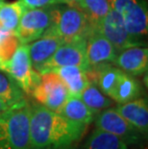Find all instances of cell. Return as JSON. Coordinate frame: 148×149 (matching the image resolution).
Segmentation results:
<instances>
[{"label": "cell", "mask_w": 148, "mask_h": 149, "mask_svg": "<svg viewBox=\"0 0 148 149\" xmlns=\"http://www.w3.org/2000/svg\"><path fill=\"white\" fill-rule=\"evenodd\" d=\"M88 126L73 122L42 104L30 106L31 149L71 146L83 137Z\"/></svg>", "instance_id": "1"}, {"label": "cell", "mask_w": 148, "mask_h": 149, "mask_svg": "<svg viewBox=\"0 0 148 149\" xmlns=\"http://www.w3.org/2000/svg\"><path fill=\"white\" fill-rule=\"evenodd\" d=\"M0 149H31L30 106L25 99L0 116Z\"/></svg>", "instance_id": "2"}, {"label": "cell", "mask_w": 148, "mask_h": 149, "mask_svg": "<svg viewBox=\"0 0 148 149\" xmlns=\"http://www.w3.org/2000/svg\"><path fill=\"white\" fill-rule=\"evenodd\" d=\"M90 28V19L80 8L67 4L53 8V23L48 30L65 42L86 39Z\"/></svg>", "instance_id": "3"}, {"label": "cell", "mask_w": 148, "mask_h": 149, "mask_svg": "<svg viewBox=\"0 0 148 149\" xmlns=\"http://www.w3.org/2000/svg\"><path fill=\"white\" fill-rule=\"evenodd\" d=\"M2 70L10 74L23 93L27 94H32L40 80V74L32 66L28 47L23 43L17 46L8 62L3 64Z\"/></svg>", "instance_id": "4"}, {"label": "cell", "mask_w": 148, "mask_h": 149, "mask_svg": "<svg viewBox=\"0 0 148 149\" xmlns=\"http://www.w3.org/2000/svg\"><path fill=\"white\" fill-rule=\"evenodd\" d=\"M110 7L121 15L131 37L141 43L148 29L147 8L142 0H109Z\"/></svg>", "instance_id": "5"}, {"label": "cell", "mask_w": 148, "mask_h": 149, "mask_svg": "<svg viewBox=\"0 0 148 149\" xmlns=\"http://www.w3.org/2000/svg\"><path fill=\"white\" fill-rule=\"evenodd\" d=\"M53 8L25 9L21 15L15 35L20 43L27 44L42 37L53 23Z\"/></svg>", "instance_id": "6"}, {"label": "cell", "mask_w": 148, "mask_h": 149, "mask_svg": "<svg viewBox=\"0 0 148 149\" xmlns=\"http://www.w3.org/2000/svg\"><path fill=\"white\" fill-rule=\"evenodd\" d=\"M32 95L38 102L58 112L69 96V93L65 83L54 71L40 74V83L33 91Z\"/></svg>", "instance_id": "7"}, {"label": "cell", "mask_w": 148, "mask_h": 149, "mask_svg": "<svg viewBox=\"0 0 148 149\" xmlns=\"http://www.w3.org/2000/svg\"><path fill=\"white\" fill-rule=\"evenodd\" d=\"M65 65H77L85 70L90 68L86 53V39L64 42L38 72L45 73Z\"/></svg>", "instance_id": "8"}, {"label": "cell", "mask_w": 148, "mask_h": 149, "mask_svg": "<svg viewBox=\"0 0 148 149\" xmlns=\"http://www.w3.org/2000/svg\"><path fill=\"white\" fill-rule=\"evenodd\" d=\"M95 127L121 139L128 145L138 144L142 135L115 109H105L95 117Z\"/></svg>", "instance_id": "9"}, {"label": "cell", "mask_w": 148, "mask_h": 149, "mask_svg": "<svg viewBox=\"0 0 148 149\" xmlns=\"http://www.w3.org/2000/svg\"><path fill=\"white\" fill-rule=\"evenodd\" d=\"M97 27L104 37L114 45L117 53L129 47L140 45L128 33L121 15L115 9L110 8L108 14Z\"/></svg>", "instance_id": "10"}, {"label": "cell", "mask_w": 148, "mask_h": 149, "mask_svg": "<svg viewBox=\"0 0 148 149\" xmlns=\"http://www.w3.org/2000/svg\"><path fill=\"white\" fill-rule=\"evenodd\" d=\"M86 53L90 68L114 63L117 55L114 45L104 37L98 27L92 25L86 38Z\"/></svg>", "instance_id": "11"}, {"label": "cell", "mask_w": 148, "mask_h": 149, "mask_svg": "<svg viewBox=\"0 0 148 149\" xmlns=\"http://www.w3.org/2000/svg\"><path fill=\"white\" fill-rule=\"evenodd\" d=\"M65 42L56 34L47 30L39 39L29 42L27 45L32 66L35 70L39 71Z\"/></svg>", "instance_id": "12"}, {"label": "cell", "mask_w": 148, "mask_h": 149, "mask_svg": "<svg viewBox=\"0 0 148 149\" xmlns=\"http://www.w3.org/2000/svg\"><path fill=\"white\" fill-rule=\"evenodd\" d=\"M118 53L114 64L125 73L137 76L147 71L148 50L146 47L133 46Z\"/></svg>", "instance_id": "13"}, {"label": "cell", "mask_w": 148, "mask_h": 149, "mask_svg": "<svg viewBox=\"0 0 148 149\" xmlns=\"http://www.w3.org/2000/svg\"><path fill=\"white\" fill-rule=\"evenodd\" d=\"M115 110L142 135L148 133V104L145 98H137L129 102L118 104Z\"/></svg>", "instance_id": "14"}, {"label": "cell", "mask_w": 148, "mask_h": 149, "mask_svg": "<svg viewBox=\"0 0 148 149\" xmlns=\"http://www.w3.org/2000/svg\"><path fill=\"white\" fill-rule=\"evenodd\" d=\"M55 73L59 75L67 87L69 95L79 96L81 95L86 87L89 84L86 70L77 65H65L55 68Z\"/></svg>", "instance_id": "15"}, {"label": "cell", "mask_w": 148, "mask_h": 149, "mask_svg": "<svg viewBox=\"0 0 148 149\" xmlns=\"http://www.w3.org/2000/svg\"><path fill=\"white\" fill-rule=\"evenodd\" d=\"M57 113L71 121L86 126L90 124L95 116L79 96L73 95L68 96Z\"/></svg>", "instance_id": "16"}, {"label": "cell", "mask_w": 148, "mask_h": 149, "mask_svg": "<svg viewBox=\"0 0 148 149\" xmlns=\"http://www.w3.org/2000/svg\"><path fill=\"white\" fill-rule=\"evenodd\" d=\"M140 93L141 88L138 82L132 75L123 71L110 97L117 104H123L137 99Z\"/></svg>", "instance_id": "17"}, {"label": "cell", "mask_w": 148, "mask_h": 149, "mask_svg": "<svg viewBox=\"0 0 148 149\" xmlns=\"http://www.w3.org/2000/svg\"><path fill=\"white\" fill-rule=\"evenodd\" d=\"M84 149H130L129 145L116 136L95 128L87 141Z\"/></svg>", "instance_id": "18"}, {"label": "cell", "mask_w": 148, "mask_h": 149, "mask_svg": "<svg viewBox=\"0 0 148 149\" xmlns=\"http://www.w3.org/2000/svg\"><path fill=\"white\" fill-rule=\"evenodd\" d=\"M92 68L96 72V85L99 87L100 91L106 95L111 96L113 91L123 71L120 68H115L109 64L93 66Z\"/></svg>", "instance_id": "19"}, {"label": "cell", "mask_w": 148, "mask_h": 149, "mask_svg": "<svg viewBox=\"0 0 148 149\" xmlns=\"http://www.w3.org/2000/svg\"><path fill=\"white\" fill-rule=\"evenodd\" d=\"M80 98L94 115H97L113 104V101L104 95L97 85L90 82L82 91Z\"/></svg>", "instance_id": "20"}, {"label": "cell", "mask_w": 148, "mask_h": 149, "mask_svg": "<svg viewBox=\"0 0 148 149\" xmlns=\"http://www.w3.org/2000/svg\"><path fill=\"white\" fill-rule=\"evenodd\" d=\"M0 98L11 104L25 99L24 93L10 74L0 69Z\"/></svg>", "instance_id": "21"}, {"label": "cell", "mask_w": 148, "mask_h": 149, "mask_svg": "<svg viewBox=\"0 0 148 149\" xmlns=\"http://www.w3.org/2000/svg\"><path fill=\"white\" fill-rule=\"evenodd\" d=\"M23 11V7L18 1L4 3L0 8V23L5 29L15 34Z\"/></svg>", "instance_id": "22"}, {"label": "cell", "mask_w": 148, "mask_h": 149, "mask_svg": "<svg viewBox=\"0 0 148 149\" xmlns=\"http://www.w3.org/2000/svg\"><path fill=\"white\" fill-rule=\"evenodd\" d=\"M109 0H82L80 9L87 15L92 26L97 27L110 10Z\"/></svg>", "instance_id": "23"}, {"label": "cell", "mask_w": 148, "mask_h": 149, "mask_svg": "<svg viewBox=\"0 0 148 149\" xmlns=\"http://www.w3.org/2000/svg\"><path fill=\"white\" fill-rule=\"evenodd\" d=\"M20 44L19 40L15 33H10L7 37L0 40V59L3 64L12 58L13 54Z\"/></svg>", "instance_id": "24"}, {"label": "cell", "mask_w": 148, "mask_h": 149, "mask_svg": "<svg viewBox=\"0 0 148 149\" xmlns=\"http://www.w3.org/2000/svg\"><path fill=\"white\" fill-rule=\"evenodd\" d=\"M23 9H40L60 4L61 0H18Z\"/></svg>", "instance_id": "25"}, {"label": "cell", "mask_w": 148, "mask_h": 149, "mask_svg": "<svg viewBox=\"0 0 148 149\" xmlns=\"http://www.w3.org/2000/svg\"><path fill=\"white\" fill-rule=\"evenodd\" d=\"M14 105L15 104H11V103H9L7 101H5L0 98V116H1L2 113H4L5 112H7V111Z\"/></svg>", "instance_id": "26"}, {"label": "cell", "mask_w": 148, "mask_h": 149, "mask_svg": "<svg viewBox=\"0 0 148 149\" xmlns=\"http://www.w3.org/2000/svg\"><path fill=\"white\" fill-rule=\"evenodd\" d=\"M61 2L65 3V4H67V5L72 6V7L80 8L82 0H61Z\"/></svg>", "instance_id": "27"}, {"label": "cell", "mask_w": 148, "mask_h": 149, "mask_svg": "<svg viewBox=\"0 0 148 149\" xmlns=\"http://www.w3.org/2000/svg\"><path fill=\"white\" fill-rule=\"evenodd\" d=\"M57 149H75L73 146H67V147H62V148H57Z\"/></svg>", "instance_id": "28"}, {"label": "cell", "mask_w": 148, "mask_h": 149, "mask_svg": "<svg viewBox=\"0 0 148 149\" xmlns=\"http://www.w3.org/2000/svg\"><path fill=\"white\" fill-rule=\"evenodd\" d=\"M4 0H0V8H1L2 7V6H3V4H4Z\"/></svg>", "instance_id": "29"}, {"label": "cell", "mask_w": 148, "mask_h": 149, "mask_svg": "<svg viewBox=\"0 0 148 149\" xmlns=\"http://www.w3.org/2000/svg\"><path fill=\"white\" fill-rule=\"evenodd\" d=\"M2 66H3V62L1 61V59H0V69H2Z\"/></svg>", "instance_id": "30"}, {"label": "cell", "mask_w": 148, "mask_h": 149, "mask_svg": "<svg viewBox=\"0 0 148 149\" xmlns=\"http://www.w3.org/2000/svg\"><path fill=\"white\" fill-rule=\"evenodd\" d=\"M2 26V25H1V23H0V27H1Z\"/></svg>", "instance_id": "31"}, {"label": "cell", "mask_w": 148, "mask_h": 149, "mask_svg": "<svg viewBox=\"0 0 148 149\" xmlns=\"http://www.w3.org/2000/svg\"><path fill=\"white\" fill-rule=\"evenodd\" d=\"M145 149H147V148H145Z\"/></svg>", "instance_id": "32"}]
</instances>
